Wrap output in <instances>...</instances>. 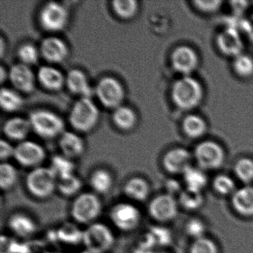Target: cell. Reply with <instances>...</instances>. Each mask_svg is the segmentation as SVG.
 I'll list each match as a JSON object with an SVG mask.
<instances>
[{
	"label": "cell",
	"instance_id": "2e32d148",
	"mask_svg": "<svg viewBox=\"0 0 253 253\" xmlns=\"http://www.w3.org/2000/svg\"><path fill=\"white\" fill-rule=\"evenodd\" d=\"M171 61L174 70L184 76H189L198 66V55L188 46H180L174 49Z\"/></svg>",
	"mask_w": 253,
	"mask_h": 253
},
{
	"label": "cell",
	"instance_id": "8fae6325",
	"mask_svg": "<svg viewBox=\"0 0 253 253\" xmlns=\"http://www.w3.org/2000/svg\"><path fill=\"white\" fill-rule=\"evenodd\" d=\"M46 153L39 143L32 140H23L15 146L14 158L17 164L26 168L33 169L42 167Z\"/></svg>",
	"mask_w": 253,
	"mask_h": 253
},
{
	"label": "cell",
	"instance_id": "5b68a950",
	"mask_svg": "<svg viewBox=\"0 0 253 253\" xmlns=\"http://www.w3.org/2000/svg\"><path fill=\"white\" fill-rule=\"evenodd\" d=\"M32 130L44 139L60 137L65 131V124L61 117L47 109H36L29 117Z\"/></svg>",
	"mask_w": 253,
	"mask_h": 253
},
{
	"label": "cell",
	"instance_id": "f1b7e54d",
	"mask_svg": "<svg viewBox=\"0 0 253 253\" xmlns=\"http://www.w3.org/2000/svg\"><path fill=\"white\" fill-rule=\"evenodd\" d=\"M23 101L22 96L12 88L2 87L0 91V106L6 112H15L23 107Z\"/></svg>",
	"mask_w": 253,
	"mask_h": 253
},
{
	"label": "cell",
	"instance_id": "f5cc1de1",
	"mask_svg": "<svg viewBox=\"0 0 253 253\" xmlns=\"http://www.w3.org/2000/svg\"><path fill=\"white\" fill-rule=\"evenodd\" d=\"M82 253H89V252L86 251V250H85V251L83 252Z\"/></svg>",
	"mask_w": 253,
	"mask_h": 253
},
{
	"label": "cell",
	"instance_id": "d4e9b609",
	"mask_svg": "<svg viewBox=\"0 0 253 253\" xmlns=\"http://www.w3.org/2000/svg\"><path fill=\"white\" fill-rule=\"evenodd\" d=\"M89 185L93 192L97 195H106L113 187V175L106 169H96L90 174Z\"/></svg>",
	"mask_w": 253,
	"mask_h": 253
},
{
	"label": "cell",
	"instance_id": "ee69618b",
	"mask_svg": "<svg viewBox=\"0 0 253 253\" xmlns=\"http://www.w3.org/2000/svg\"><path fill=\"white\" fill-rule=\"evenodd\" d=\"M222 2L220 1H196L195 5L198 9L205 12H214L220 8Z\"/></svg>",
	"mask_w": 253,
	"mask_h": 253
},
{
	"label": "cell",
	"instance_id": "4fadbf2b",
	"mask_svg": "<svg viewBox=\"0 0 253 253\" xmlns=\"http://www.w3.org/2000/svg\"><path fill=\"white\" fill-rule=\"evenodd\" d=\"M8 78L16 91L31 93L35 89L37 78L30 66L20 63L13 65L8 70Z\"/></svg>",
	"mask_w": 253,
	"mask_h": 253
},
{
	"label": "cell",
	"instance_id": "30bf717a",
	"mask_svg": "<svg viewBox=\"0 0 253 253\" xmlns=\"http://www.w3.org/2000/svg\"><path fill=\"white\" fill-rule=\"evenodd\" d=\"M179 203L174 196L164 193L154 197L148 205L149 216L158 223L171 221L178 214Z\"/></svg>",
	"mask_w": 253,
	"mask_h": 253
},
{
	"label": "cell",
	"instance_id": "ac0fdd59",
	"mask_svg": "<svg viewBox=\"0 0 253 253\" xmlns=\"http://www.w3.org/2000/svg\"><path fill=\"white\" fill-rule=\"evenodd\" d=\"M11 232L19 238H30L36 233L38 224L33 217L21 211L13 213L8 219Z\"/></svg>",
	"mask_w": 253,
	"mask_h": 253
},
{
	"label": "cell",
	"instance_id": "74e56055",
	"mask_svg": "<svg viewBox=\"0 0 253 253\" xmlns=\"http://www.w3.org/2000/svg\"><path fill=\"white\" fill-rule=\"evenodd\" d=\"M212 187L218 195L222 196L233 195L236 191L235 181L226 174H219L213 180Z\"/></svg>",
	"mask_w": 253,
	"mask_h": 253
},
{
	"label": "cell",
	"instance_id": "277c9868",
	"mask_svg": "<svg viewBox=\"0 0 253 253\" xmlns=\"http://www.w3.org/2000/svg\"><path fill=\"white\" fill-rule=\"evenodd\" d=\"M100 111L91 97H80L71 108L69 122L80 132L91 131L97 126Z\"/></svg>",
	"mask_w": 253,
	"mask_h": 253
},
{
	"label": "cell",
	"instance_id": "d590c367",
	"mask_svg": "<svg viewBox=\"0 0 253 253\" xmlns=\"http://www.w3.org/2000/svg\"><path fill=\"white\" fill-rule=\"evenodd\" d=\"M17 54L20 63L29 66L38 63L41 57L39 48L30 42H26L20 45Z\"/></svg>",
	"mask_w": 253,
	"mask_h": 253
},
{
	"label": "cell",
	"instance_id": "f6af8a7d",
	"mask_svg": "<svg viewBox=\"0 0 253 253\" xmlns=\"http://www.w3.org/2000/svg\"><path fill=\"white\" fill-rule=\"evenodd\" d=\"M167 190L169 191L167 194L174 196V194H179L180 195L182 191L181 188H180V185L177 182L174 181V180H170L168 183H167Z\"/></svg>",
	"mask_w": 253,
	"mask_h": 253
},
{
	"label": "cell",
	"instance_id": "484cf974",
	"mask_svg": "<svg viewBox=\"0 0 253 253\" xmlns=\"http://www.w3.org/2000/svg\"><path fill=\"white\" fill-rule=\"evenodd\" d=\"M112 122L120 130L124 131H130L135 126L137 115L129 106L121 105L119 107L114 109Z\"/></svg>",
	"mask_w": 253,
	"mask_h": 253
},
{
	"label": "cell",
	"instance_id": "bcb514c9",
	"mask_svg": "<svg viewBox=\"0 0 253 253\" xmlns=\"http://www.w3.org/2000/svg\"><path fill=\"white\" fill-rule=\"evenodd\" d=\"M232 8L234 11L237 13V15L239 16L241 13L244 12L247 7H248V2H232Z\"/></svg>",
	"mask_w": 253,
	"mask_h": 253
},
{
	"label": "cell",
	"instance_id": "44dd1931",
	"mask_svg": "<svg viewBox=\"0 0 253 253\" xmlns=\"http://www.w3.org/2000/svg\"><path fill=\"white\" fill-rule=\"evenodd\" d=\"M37 81L48 91H58L63 88L66 81V75L61 71L52 66H42L36 74Z\"/></svg>",
	"mask_w": 253,
	"mask_h": 253
},
{
	"label": "cell",
	"instance_id": "9c48e42d",
	"mask_svg": "<svg viewBox=\"0 0 253 253\" xmlns=\"http://www.w3.org/2000/svg\"><path fill=\"white\" fill-rule=\"evenodd\" d=\"M69 16V11L65 5L55 1H51L42 5L40 10L38 20L43 30L54 33L66 28Z\"/></svg>",
	"mask_w": 253,
	"mask_h": 253
},
{
	"label": "cell",
	"instance_id": "83f0119b",
	"mask_svg": "<svg viewBox=\"0 0 253 253\" xmlns=\"http://www.w3.org/2000/svg\"><path fill=\"white\" fill-rule=\"evenodd\" d=\"M56 238L60 242L69 245L82 244L84 230L75 223H65L56 231Z\"/></svg>",
	"mask_w": 253,
	"mask_h": 253
},
{
	"label": "cell",
	"instance_id": "4316f807",
	"mask_svg": "<svg viewBox=\"0 0 253 253\" xmlns=\"http://www.w3.org/2000/svg\"><path fill=\"white\" fill-rule=\"evenodd\" d=\"M183 176L185 187L187 190L202 193L208 183V178L202 169L191 167Z\"/></svg>",
	"mask_w": 253,
	"mask_h": 253
},
{
	"label": "cell",
	"instance_id": "7c38bea8",
	"mask_svg": "<svg viewBox=\"0 0 253 253\" xmlns=\"http://www.w3.org/2000/svg\"><path fill=\"white\" fill-rule=\"evenodd\" d=\"M195 158L202 169H216L223 165L225 153L223 148L215 142L204 141L197 146Z\"/></svg>",
	"mask_w": 253,
	"mask_h": 253
},
{
	"label": "cell",
	"instance_id": "1f68e13d",
	"mask_svg": "<svg viewBox=\"0 0 253 253\" xmlns=\"http://www.w3.org/2000/svg\"><path fill=\"white\" fill-rule=\"evenodd\" d=\"M18 180V171L12 164L2 162L0 164V188L3 192L11 190Z\"/></svg>",
	"mask_w": 253,
	"mask_h": 253
},
{
	"label": "cell",
	"instance_id": "ba28073f",
	"mask_svg": "<svg viewBox=\"0 0 253 253\" xmlns=\"http://www.w3.org/2000/svg\"><path fill=\"white\" fill-rule=\"evenodd\" d=\"M94 93L99 102L107 109L119 107L125 97V91L121 83L111 76L100 78L96 84Z\"/></svg>",
	"mask_w": 253,
	"mask_h": 253
},
{
	"label": "cell",
	"instance_id": "8992f818",
	"mask_svg": "<svg viewBox=\"0 0 253 253\" xmlns=\"http://www.w3.org/2000/svg\"><path fill=\"white\" fill-rule=\"evenodd\" d=\"M112 229L101 222H95L84 229L83 245L90 253H106L115 244Z\"/></svg>",
	"mask_w": 253,
	"mask_h": 253
},
{
	"label": "cell",
	"instance_id": "816d5d0a",
	"mask_svg": "<svg viewBox=\"0 0 253 253\" xmlns=\"http://www.w3.org/2000/svg\"><path fill=\"white\" fill-rule=\"evenodd\" d=\"M57 253V252H48V253Z\"/></svg>",
	"mask_w": 253,
	"mask_h": 253
},
{
	"label": "cell",
	"instance_id": "d6a6232c",
	"mask_svg": "<svg viewBox=\"0 0 253 253\" xmlns=\"http://www.w3.org/2000/svg\"><path fill=\"white\" fill-rule=\"evenodd\" d=\"M50 167L55 172L57 179L65 178L75 174V164L72 159L63 155H54L51 158Z\"/></svg>",
	"mask_w": 253,
	"mask_h": 253
},
{
	"label": "cell",
	"instance_id": "f907efd6",
	"mask_svg": "<svg viewBox=\"0 0 253 253\" xmlns=\"http://www.w3.org/2000/svg\"><path fill=\"white\" fill-rule=\"evenodd\" d=\"M157 253H168L167 252L164 251H157Z\"/></svg>",
	"mask_w": 253,
	"mask_h": 253
},
{
	"label": "cell",
	"instance_id": "f546056e",
	"mask_svg": "<svg viewBox=\"0 0 253 253\" xmlns=\"http://www.w3.org/2000/svg\"><path fill=\"white\" fill-rule=\"evenodd\" d=\"M82 188V180L75 174L65 178L57 179V191L66 198L78 196L81 193Z\"/></svg>",
	"mask_w": 253,
	"mask_h": 253
},
{
	"label": "cell",
	"instance_id": "681fc988",
	"mask_svg": "<svg viewBox=\"0 0 253 253\" xmlns=\"http://www.w3.org/2000/svg\"><path fill=\"white\" fill-rule=\"evenodd\" d=\"M0 44H1V56L3 55V50H4V41L3 38H1V39H0Z\"/></svg>",
	"mask_w": 253,
	"mask_h": 253
},
{
	"label": "cell",
	"instance_id": "52a82bcc",
	"mask_svg": "<svg viewBox=\"0 0 253 253\" xmlns=\"http://www.w3.org/2000/svg\"><path fill=\"white\" fill-rule=\"evenodd\" d=\"M109 218L113 226L124 232H131L139 227L142 214L138 207L131 202H119L112 206Z\"/></svg>",
	"mask_w": 253,
	"mask_h": 253
},
{
	"label": "cell",
	"instance_id": "7bdbcfd3",
	"mask_svg": "<svg viewBox=\"0 0 253 253\" xmlns=\"http://www.w3.org/2000/svg\"><path fill=\"white\" fill-rule=\"evenodd\" d=\"M15 146H13L6 140H0V159L2 162H7L8 159L14 158Z\"/></svg>",
	"mask_w": 253,
	"mask_h": 253
},
{
	"label": "cell",
	"instance_id": "e575fe53",
	"mask_svg": "<svg viewBox=\"0 0 253 253\" xmlns=\"http://www.w3.org/2000/svg\"><path fill=\"white\" fill-rule=\"evenodd\" d=\"M179 206L189 211H195L202 207L204 203V195L200 192H192V191L183 189L179 195Z\"/></svg>",
	"mask_w": 253,
	"mask_h": 253
},
{
	"label": "cell",
	"instance_id": "c3c4849f",
	"mask_svg": "<svg viewBox=\"0 0 253 253\" xmlns=\"http://www.w3.org/2000/svg\"><path fill=\"white\" fill-rule=\"evenodd\" d=\"M8 72L5 71V68L3 66H1L0 67V81L1 83H3L6 78H8Z\"/></svg>",
	"mask_w": 253,
	"mask_h": 253
},
{
	"label": "cell",
	"instance_id": "9a60e30c",
	"mask_svg": "<svg viewBox=\"0 0 253 253\" xmlns=\"http://www.w3.org/2000/svg\"><path fill=\"white\" fill-rule=\"evenodd\" d=\"M164 169L171 174H183L192 166L190 153L183 148H175L168 151L162 161Z\"/></svg>",
	"mask_w": 253,
	"mask_h": 253
},
{
	"label": "cell",
	"instance_id": "3957f363",
	"mask_svg": "<svg viewBox=\"0 0 253 253\" xmlns=\"http://www.w3.org/2000/svg\"><path fill=\"white\" fill-rule=\"evenodd\" d=\"M204 89L199 81L191 76L177 80L171 89V98L174 104L183 109L190 110L201 103Z\"/></svg>",
	"mask_w": 253,
	"mask_h": 253
},
{
	"label": "cell",
	"instance_id": "60d3db41",
	"mask_svg": "<svg viewBox=\"0 0 253 253\" xmlns=\"http://www.w3.org/2000/svg\"><path fill=\"white\" fill-rule=\"evenodd\" d=\"M206 230H207V227L204 222L196 217L189 219L185 226L186 233L190 238H193L194 241L206 237Z\"/></svg>",
	"mask_w": 253,
	"mask_h": 253
},
{
	"label": "cell",
	"instance_id": "ab89813d",
	"mask_svg": "<svg viewBox=\"0 0 253 253\" xmlns=\"http://www.w3.org/2000/svg\"><path fill=\"white\" fill-rule=\"evenodd\" d=\"M189 253H219V250L217 244L212 240L204 237L194 241Z\"/></svg>",
	"mask_w": 253,
	"mask_h": 253
},
{
	"label": "cell",
	"instance_id": "4dcf8cb0",
	"mask_svg": "<svg viewBox=\"0 0 253 253\" xmlns=\"http://www.w3.org/2000/svg\"><path fill=\"white\" fill-rule=\"evenodd\" d=\"M112 10L121 20H128L135 17L138 11V2L135 0H114Z\"/></svg>",
	"mask_w": 253,
	"mask_h": 253
},
{
	"label": "cell",
	"instance_id": "ffe728a7",
	"mask_svg": "<svg viewBox=\"0 0 253 253\" xmlns=\"http://www.w3.org/2000/svg\"><path fill=\"white\" fill-rule=\"evenodd\" d=\"M123 192L131 202H144L150 195V184L144 177H131L124 183Z\"/></svg>",
	"mask_w": 253,
	"mask_h": 253
},
{
	"label": "cell",
	"instance_id": "7dc6e473",
	"mask_svg": "<svg viewBox=\"0 0 253 253\" xmlns=\"http://www.w3.org/2000/svg\"><path fill=\"white\" fill-rule=\"evenodd\" d=\"M244 34L253 41V14L246 20L245 32Z\"/></svg>",
	"mask_w": 253,
	"mask_h": 253
},
{
	"label": "cell",
	"instance_id": "d6986e66",
	"mask_svg": "<svg viewBox=\"0 0 253 253\" xmlns=\"http://www.w3.org/2000/svg\"><path fill=\"white\" fill-rule=\"evenodd\" d=\"M65 85L71 93L81 97H91L94 93L86 75L80 69H71L67 72Z\"/></svg>",
	"mask_w": 253,
	"mask_h": 253
},
{
	"label": "cell",
	"instance_id": "5bb4252c",
	"mask_svg": "<svg viewBox=\"0 0 253 253\" xmlns=\"http://www.w3.org/2000/svg\"><path fill=\"white\" fill-rule=\"evenodd\" d=\"M41 56L53 64H58L67 58L69 47L63 40L58 37L49 36L43 38L39 47Z\"/></svg>",
	"mask_w": 253,
	"mask_h": 253
},
{
	"label": "cell",
	"instance_id": "603a6c76",
	"mask_svg": "<svg viewBox=\"0 0 253 253\" xmlns=\"http://www.w3.org/2000/svg\"><path fill=\"white\" fill-rule=\"evenodd\" d=\"M32 131L29 118L13 117L4 123L2 131L7 138L14 141L26 140L30 131Z\"/></svg>",
	"mask_w": 253,
	"mask_h": 253
},
{
	"label": "cell",
	"instance_id": "7a4b0ae2",
	"mask_svg": "<svg viewBox=\"0 0 253 253\" xmlns=\"http://www.w3.org/2000/svg\"><path fill=\"white\" fill-rule=\"evenodd\" d=\"M25 186L29 195L38 200H47L57 191V177L51 167L33 169L25 179Z\"/></svg>",
	"mask_w": 253,
	"mask_h": 253
},
{
	"label": "cell",
	"instance_id": "e0dca14e",
	"mask_svg": "<svg viewBox=\"0 0 253 253\" xmlns=\"http://www.w3.org/2000/svg\"><path fill=\"white\" fill-rule=\"evenodd\" d=\"M217 44L222 54L228 57L235 58L243 53L244 42L241 34L231 28H226L218 35Z\"/></svg>",
	"mask_w": 253,
	"mask_h": 253
},
{
	"label": "cell",
	"instance_id": "f35d334b",
	"mask_svg": "<svg viewBox=\"0 0 253 253\" xmlns=\"http://www.w3.org/2000/svg\"><path fill=\"white\" fill-rule=\"evenodd\" d=\"M233 69L237 75L242 78H250L253 76V57L242 53L234 58Z\"/></svg>",
	"mask_w": 253,
	"mask_h": 253
},
{
	"label": "cell",
	"instance_id": "7402d4cb",
	"mask_svg": "<svg viewBox=\"0 0 253 253\" xmlns=\"http://www.w3.org/2000/svg\"><path fill=\"white\" fill-rule=\"evenodd\" d=\"M233 210L244 217H253V186L246 185L232 195Z\"/></svg>",
	"mask_w": 253,
	"mask_h": 253
},
{
	"label": "cell",
	"instance_id": "6da1fadb",
	"mask_svg": "<svg viewBox=\"0 0 253 253\" xmlns=\"http://www.w3.org/2000/svg\"><path fill=\"white\" fill-rule=\"evenodd\" d=\"M103 210V204L98 195L84 192L75 197L70 207V215L77 224L88 226L97 222Z\"/></svg>",
	"mask_w": 253,
	"mask_h": 253
},
{
	"label": "cell",
	"instance_id": "836d02e7",
	"mask_svg": "<svg viewBox=\"0 0 253 253\" xmlns=\"http://www.w3.org/2000/svg\"><path fill=\"white\" fill-rule=\"evenodd\" d=\"M207 128L204 120L197 115H189L183 120V131L186 135L192 138H198L204 135Z\"/></svg>",
	"mask_w": 253,
	"mask_h": 253
},
{
	"label": "cell",
	"instance_id": "cb8c5ba5",
	"mask_svg": "<svg viewBox=\"0 0 253 253\" xmlns=\"http://www.w3.org/2000/svg\"><path fill=\"white\" fill-rule=\"evenodd\" d=\"M58 145L62 155L72 160L81 156L85 149L84 140L74 131H65L59 137Z\"/></svg>",
	"mask_w": 253,
	"mask_h": 253
},
{
	"label": "cell",
	"instance_id": "b9f144b4",
	"mask_svg": "<svg viewBox=\"0 0 253 253\" xmlns=\"http://www.w3.org/2000/svg\"><path fill=\"white\" fill-rule=\"evenodd\" d=\"M149 232L152 234L156 246L165 247L171 241V234L167 228L161 226H155L151 228Z\"/></svg>",
	"mask_w": 253,
	"mask_h": 253
},
{
	"label": "cell",
	"instance_id": "8d00e7d4",
	"mask_svg": "<svg viewBox=\"0 0 253 253\" xmlns=\"http://www.w3.org/2000/svg\"><path fill=\"white\" fill-rule=\"evenodd\" d=\"M234 172L237 178L249 185L253 182V161L250 158H241L235 163Z\"/></svg>",
	"mask_w": 253,
	"mask_h": 253
}]
</instances>
